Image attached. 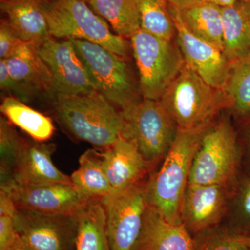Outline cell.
<instances>
[{"instance_id": "cell-11", "label": "cell", "mask_w": 250, "mask_h": 250, "mask_svg": "<svg viewBox=\"0 0 250 250\" xmlns=\"http://www.w3.org/2000/svg\"><path fill=\"white\" fill-rule=\"evenodd\" d=\"M18 236L34 250H75L77 215H45L18 209L15 215Z\"/></svg>"}, {"instance_id": "cell-5", "label": "cell", "mask_w": 250, "mask_h": 250, "mask_svg": "<svg viewBox=\"0 0 250 250\" xmlns=\"http://www.w3.org/2000/svg\"><path fill=\"white\" fill-rule=\"evenodd\" d=\"M70 40L97 91L113 106L124 111L142 100L139 83L136 82L126 59L98 44L78 39Z\"/></svg>"}, {"instance_id": "cell-16", "label": "cell", "mask_w": 250, "mask_h": 250, "mask_svg": "<svg viewBox=\"0 0 250 250\" xmlns=\"http://www.w3.org/2000/svg\"><path fill=\"white\" fill-rule=\"evenodd\" d=\"M41 42L23 41L6 59L10 75L31 98L36 94H45L55 98L54 78L39 52Z\"/></svg>"}, {"instance_id": "cell-6", "label": "cell", "mask_w": 250, "mask_h": 250, "mask_svg": "<svg viewBox=\"0 0 250 250\" xmlns=\"http://www.w3.org/2000/svg\"><path fill=\"white\" fill-rule=\"evenodd\" d=\"M143 98L160 100L186 64L176 39L166 40L141 29L131 38Z\"/></svg>"}, {"instance_id": "cell-29", "label": "cell", "mask_w": 250, "mask_h": 250, "mask_svg": "<svg viewBox=\"0 0 250 250\" xmlns=\"http://www.w3.org/2000/svg\"><path fill=\"white\" fill-rule=\"evenodd\" d=\"M226 228L237 234L250 236V179L240 188L235 202L232 222Z\"/></svg>"}, {"instance_id": "cell-19", "label": "cell", "mask_w": 250, "mask_h": 250, "mask_svg": "<svg viewBox=\"0 0 250 250\" xmlns=\"http://www.w3.org/2000/svg\"><path fill=\"white\" fill-rule=\"evenodd\" d=\"M42 0H0L6 21L23 41L42 42L49 37L48 25L41 9Z\"/></svg>"}, {"instance_id": "cell-18", "label": "cell", "mask_w": 250, "mask_h": 250, "mask_svg": "<svg viewBox=\"0 0 250 250\" xmlns=\"http://www.w3.org/2000/svg\"><path fill=\"white\" fill-rule=\"evenodd\" d=\"M193 238L183 223H171L147 204L142 228L131 250H193Z\"/></svg>"}, {"instance_id": "cell-25", "label": "cell", "mask_w": 250, "mask_h": 250, "mask_svg": "<svg viewBox=\"0 0 250 250\" xmlns=\"http://www.w3.org/2000/svg\"><path fill=\"white\" fill-rule=\"evenodd\" d=\"M0 111L8 121L21 128L34 141L45 142L53 136L54 126L50 118L14 97L9 95L3 98Z\"/></svg>"}, {"instance_id": "cell-38", "label": "cell", "mask_w": 250, "mask_h": 250, "mask_svg": "<svg viewBox=\"0 0 250 250\" xmlns=\"http://www.w3.org/2000/svg\"><path fill=\"white\" fill-rule=\"evenodd\" d=\"M249 145H250V128L249 130Z\"/></svg>"}, {"instance_id": "cell-3", "label": "cell", "mask_w": 250, "mask_h": 250, "mask_svg": "<svg viewBox=\"0 0 250 250\" xmlns=\"http://www.w3.org/2000/svg\"><path fill=\"white\" fill-rule=\"evenodd\" d=\"M178 129L207 127L222 110L229 108L221 88L207 83L186 62L160 100Z\"/></svg>"}, {"instance_id": "cell-17", "label": "cell", "mask_w": 250, "mask_h": 250, "mask_svg": "<svg viewBox=\"0 0 250 250\" xmlns=\"http://www.w3.org/2000/svg\"><path fill=\"white\" fill-rule=\"evenodd\" d=\"M99 150L113 191L143 182L149 171L136 146L122 136L109 147Z\"/></svg>"}, {"instance_id": "cell-39", "label": "cell", "mask_w": 250, "mask_h": 250, "mask_svg": "<svg viewBox=\"0 0 250 250\" xmlns=\"http://www.w3.org/2000/svg\"><path fill=\"white\" fill-rule=\"evenodd\" d=\"M250 250V247L249 250Z\"/></svg>"}, {"instance_id": "cell-34", "label": "cell", "mask_w": 250, "mask_h": 250, "mask_svg": "<svg viewBox=\"0 0 250 250\" xmlns=\"http://www.w3.org/2000/svg\"><path fill=\"white\" fill-rule=\"evenodd\" d=\"M6 250H34L30 247L28 246L27 244L24 243L22 240L18 236L16 241Z\"/></svg>"}, {"instance_id": "cell-37", "label": "cell", "mask_w": 250, "mask_h": 250, "mask_svg": "<svg viewBox=\"0 0 250 250\" xmlns=\"http://www.w3.org/2000/svg\"><path fill=\"white\" fill-rule=\"evenodd\" d=\"M241 1L247 4L250 5V0H241Z\"/></svg>"}, {"instance_id": "cell-35", "label": "cell", "mask_w": 250, "mask_h": 250, "mask_svg": "<svg viewBox=\"0 0 250 250\" xmlns=\"http://www.w3.org/2000/svg\"><path fill=\"white\" fill-rule=\"evenodd\" d=\"M205 1L218 5L220 7H228V6H234L239 0H205Z\"/></svg>"}, {"instance_id": "cell-15", "label": "cell", "mask_w": 250, "mask_h": 250, "mask_svg": "<svg viewBox=\"0 0 250 250\" xmlns=\"http://www.w3.org/2000/svg\"><path fill=\"white\" fill-rule=\"evenodd\" d=\"M228 187L188 184L181 207V221L192 236L220 225L226 212Z\"/></svg>"}, {"instance_id": "cell-13", "label": "cell", "mask_w": 250, "mask_h": 250, "mask_svg": "<svg viewBox=\"0 0 250 250\" xmlns=\"http://www.w3.org/2000/svg\"><path fill=\"white\" fill-rule=\"evenodd\" d=\"M0 190L12 198L18 209L45 215H77L88 200L79 195L71 184L23 186L12 181L1 182Z\"/></svg>"}, {"instance_id": "cell-33", "label": "cell", "mask_w": 250, "mask_h": 250, "mask_svg": "<svg viewBox=\"0 0 250 250\" xmlns=\"http://www.w3.org/2000/svg\"><path fill=\"white\" fill-rule=\"evenodd\" d=\"M169 4L179 10L188 9L205 2V0H167Z\"/></svg>"}, {"instance_id": "cell-1", "label": "cell", "mask_w": 250, "mask_h": 250, "mask_svg": "<svg viewBox=\"0 0 250 250\" xmlns=\"http://www.w3.org/2000/svg\"><path fill=\"white\" fill-rule=\"evenodd\" d=\"M53 100L55 119L74 139L104 149L121 136L124 121L121 111L98 92L88 95L58 94Z\"/></svg>"}, {"instance_id": "cell-23", "label": "cell", "mask_w": 250, "mask_h": 250, "mask_svg": "<svg viewBox=\"0 0 250 250\" xmlns=\"http://www.w3.org/2000/svg\"><path fill=\"white\" fill-rule=\"evenodd\" d=\"M186 28L194 36L223 50L222 8L205 1L196 6L179 10Z\"/></svg>"}, {"instance_id": "cell-24", "label": "cell", "mask_w": 250, "mask_h": 250, "mask_svg": "<svg viewBox=\"0 0 250 250\" xmlns=\"http://www.w3.org/2000/svg\"><path fill=\"white\" fill-rule=\"evenodd\" d=\"M89 6L124 39H131L141 29L140 0H96Z\"/></svg>"}, {"instance_id": "cell-8", "label": "cell", "mask_w": 250, "mask_h": 250, "mask_svg": "<svg viewBox=\"0 0 250 250\" xmlns=\"http://www.w3.org/2000/svg\"><path fill=\"white\" fill-rule=\"evenodd\" d=\"M239 149L236 134L227 120L210 124L202 136L192 161L188 184L229 186L236 179Z\"/></svg>"}, {"instance_id": "cell-14", "label": "cell", "mask_w": 250, "mask_h": 250, "mask_svg": "<svg viewBox=\"0 0 250 250\" xmlns=\"http://www.w3.org/2000/svg\"><path fill=\"white\" fill-rule=\"evenodd\" d=\"M177 31L176 40L186 62L210 85L223 89L231 62L223 51L192 34L182 22L179 9L169 4Z\"/></svg>"}, {"instance_id": "cell-9", "label": "cell", "mask_w": 250, "mask_h": 250, "mask_svg": "<svg viewBox=\"0 0 250 250\" xmlns=\"http://www.w3.org/2000/svg\"><path fill=\"white\" fill-rule=\"evenodd\" d=\"M54 143L30 141L20 138L9 154L1 158V182L12 181L23 186L71 184L70 176L54 165Z\"/></svg>"}, {"instance_id": "cell-30", "label": "cell", "mask_w": 250, "mask_h": 250, "mask_svg": "<svg viewBox=\"0 0 250 250\" xmlns=\"http://www.w3.org/2000/svg\"><path fill=\"white\" fill-rule=\"evenodd\" d=\"M16 210H0V250H6L18 238L15 225Z\"/></svg>"}, {"instance_id": "cell-31", "label": "cell", "mask_w": 250, "mask_h": 250, "mask_svg": "<svg viewBox=\"0 0 250 250\" xmlns=\"http://www.w3.org/2000/svg\"><path fill=\"white\" fill-rule=\"evenodd\" d=\"M23 42L6 20L0 25V58L7 59Z\"/></svg>"}, {"instance_id": "cell-4", "label": "cell", "mask_w": 250, "mask_h": 250, "mask_svg": "<svg viewBox=\"0 0 250 250\" xmlns=\"http://www.w3.org/2000/svg\"><path fill=\"white\" fill-rule=\"evenodd\" d=\"M41 9L52 37L87 41L123 58L129 57V42L113 34L106 21L82 0H42Z\"/></svg>"}, {"instance_id": "cell-27", "label": "cell", "mask_w": 250, "mask_h": 250, "mask_svg": "<svg viewBox=\"0 0 250 250\" xmlns=\"http://www.w3.org/2000/svg\"><path fill=\"white\" fill-rule=\"evenodd\" d=\"M141 29L166 40L176 39L177 31L167 0H140Z\"/></svg>"}, {"instance_id": "cell-21", "label": "cell", "mask_w": 250, "mask_h": 250, "mask_svg": "<svg viewBox=\"0 0 250 250\" xmlns=\"http://www.w3.org/2000/svg\"><path fill=\"white\" fill-rule=\"evenodd\" d=\"M72 186L85 200L108 195L113 189L103 166L101 152L88 149L81 155L79 167L70 176Z\"/></svg>"}, {"instance_id": "cell-22", "label": "cell", "mask_w": 250, "mask_h": 250, "mask_svg": "<svg viewBox=\"0 0 250 250\" xmlns=\"http://www.w3.org/2000/svg\"><path fill=\"white\" fill-rule=\"evenodd\" d=\"M77 217L75 250H111L101 197L88 200Z\"/></svg>"}, {"instance_id": "cell-7", "label": "cell", "mask_w": 250, "mask_h": 250, "mask_svg": "<svg viewBox=\"0 0 250 250\" xmlns=\"http://www.w3.org/2000/svg\"><path fill=\"white\" fill-rule=\"evenodd\" d=\"M121 113L124 121L121 136L136 146L152 170L165 158L178 126L160 100L143 98Z\"/></svg>"}, {"instance_id": "cell-36", "label": "cell", "mask_w": 250, "mask_h": 250, "mask_svg": "<svg viewBox=\"0 0 250 250\" xmlns=\"http://www.w3.org/2000/svg\"><path fill=\"white\" fill-rule=\"evenodd\" d=\"M82 1H84L86 4L89 5L90 3L93 2L94 1H96V0H82Z\"/></svg>"}, {"instance_id": "cell-2", "label": "cell", "mask_w": 250, "mask_h": 250, "mask_svg": "<svg viewBox=\"0 0 250 250\" xmlns=\"http://www.w3.org/2000/svg\"><path fill=\"white\" fill-rule=\"evenodd\" d=\"M208 126L193 130L178 129L161 168L146 182L148 205L159 210L171 223H182L181 207L192 161Z\"/></svg>"}, {"instance_id": "cell-28", "label": "cell", "mask_w": 250, "mask_h": 250, "mask_svg": "<svg viewBox=\"0 0 250 250\" xmlns=\"http://www.w3.org/2000/svg\"><path fill=\"white\" fill-rule=\"evenodd\" d=\"M192 238L193 250H248L250 247V236L237 234L220 225Z\"/></svg>"}, {"instance_id": "cell-10", "label": "cell", "mask_w": 250, "mask_h": 250, "mask_svg": "<svg viewBox=\"0 0 250 250\" xmlns=\"http://www.w3.org/2000/svg\"><path fill=\"white\" fill-rule=\"evenodd\" d=\"M146 182L101 197L111 250H131L137 240L147 206Z\"/></svg>"}, {"instance_id": "cell-20", "label": "cell", "mask_w": 250, "mask_h": 250, "mask_svg": "<svg viewBox=\"0 0 250 250\" xmlns=\"http://www.w3.org/2000/svg\"><path fill=\"white\" fill-rule=\"evenodd\" d=\"M222 8L223 50L229 62L250 55V5L241 0Z\"/></svg>"}, {"instance_id": "cell-32", "label": "cell", "mask_w": 250, "mask_h": 250, "mask_svg": "<svg viewBox=\"0 0 250 250\" xmlns=\"http://www.w3.org/2000/svg\"><path fill=\"white\" fill-rule=\"evenodd\" d=\"M0 88L9 93V96L14 97L24 103L31 100L29 95L10 75L6 59H0Z\"/></svg>"}, {"instance_id": "cell-26", "label": "cell", "mask_w": 250, "mask_h": 250, "mask_svg": "<svg viewBox=\"0 0 250 250\" xmlns=\"http://www.w3.org/2000/svg\"><path fill=\"white\" fill-rule=\"evenodd\" d=\"M229 108L239 116L250 114V55L231 62L223 88Z\"/></svg>"}, {"instance_id": "cell-12", "label": "cell", "mask_w": 250, "mask_h": 250, "mask_svg": "<svg viewBox=\"0 0 250 250\" xmlns=\"http://www.w3.org/2000/svg\"><path fill=\"white\" fill-rule=\"evenodd\" d=\"M39 52L53 76L56 95L98 92L70 39L59 40L49 36L40 42Z\"/></svg>"}]
</instances>
